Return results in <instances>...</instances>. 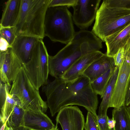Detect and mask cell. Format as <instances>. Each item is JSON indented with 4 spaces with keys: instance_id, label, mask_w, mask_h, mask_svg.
<instances>
[{
    "instance_id": "7c38bea8",
    "label": "cell",
    "mask_w": 130,
    "mask_h": 130,
    "mask_svg": "<svg viewBox=\"0 0 130 130\" xmlns=\"http://www.w3.org/2000/svg\"><path fill=\"white\" fill-rule=\"evenodd\" d=\"M39 39L30 36H17L11 47L13 53L23 65L31 59L35 47Z\"/></svg>"
},
{
    "instance_id": "7402d4cb",
    "label": "cell",
    "mask_w": 130,
    "mask_h": 130,
    "mask_svg": "<svg viewBox=\"0 0 130 130\" xmlns=\"http://www.w3.org/2000/svg\"><path fill=\"white\" fill-rule=\"evenodd\" d=\"M115 68L109 69L93 82L90 83L93 90L98 95H100L101 99L102 98L105 90Z\"/></svg>"
},
{
    "instance_id": "1f68e13d",
    "label": "cell",
    "mask_w": 130,
    "mask_h": 130,
    "mask_svg": "<svg viewBox=\"0 0 130 130\" xmlns=\"http://www.w3.org/2000/svg\"><path fill=\"white\" fill-rule=\"evenodd\" d=\"M107 123L110 129H113L115 127L116 121L112 119H110L108 117L107 119Z\"/></svg>"
},
{
    "instance_id": "3957f363",
    "label": "cell",
    "mask_w": 130,
    "mask_h": 130,
    "mask_svg": "<svg viewBox=\"0 0 130 130\" xmlns=\"http://www.w3.org/2000/svg\"><path fill=\"white\" fill-rule=\"evenodd\" d=\"M50 0H21L18 19L13 26L17 36L43 39L46 12Z\"/></svg>"
},
{
    "instance_id": "d6986e66",
    "label": "cell",
    "mask_w": 130,
    "mask_h": 130,
    "mask_svg": "<svg viewBox=\"0 0 130 130\" xmlns=\"http://www.w3.org/2000/svg\"><path fill=\"white\" fill-rule=\"evenodd\" d=\"M120 68L116 67L103 94L102 100L99 107L98 115L104 116L107 112L112 95L114 85L118 75Z\"/></svg>"
},
{
    "instance_id": "ba28073f",
    "label": "cell",
    "mask_w": 130,
    "mask_h": 130,
    "mask_svg": "<svg viewBox=\"0 0 130 130\" xmlns=\"http://www.w3.org/2000/svg\"><path fill=\"white\" fill-rule=\"evenodd\" d=\"M100 0H77L72 7L75 24L81 30H85L95 19Z\"/></svg>"
},
{
    "instance_id": "52a82bcc",
    "label": "cell",
    "mask_w": 130,
    "mask_h": 130,
    "mask_svg": "<svg viewBox=\"0 0 130 130\" xmlns=\"http://www.w3.org/2000/svg\"><path fill=\"white\" fill-rule=\"evenodd\" d=\"M49 55L43 39H40L35 47L31 59L23 65L27 77L38 89L47 83Z\"/></svg>"
},
{
    "instance_id": "836d02e7",
    "label": "cell",
    "mask_w": 130,
    "mask_h": 130,
    "mask_svg": "<svg viewBox=\"0 0 130 130\" xmlns=\"http://www.w3.org/2000/svg\"><path fill=\"white\" fill-rule=\"evenodd\" d=\"M127 110L130 117V104L127 106Z\"/></svg>"
},
{
    "instance_id": "4fadbf2b",
    "label": "cell",
    "mask_w": 130,
    "mask_h": 130,
    "mask_svg": "<svg viewBox=\"0 0 130 130\" xmlns=\"http://www.w3.org/2000/svg\"><path fill=\"white\" fill-rule=\"evenodd\" d=\"M104 54L99 51L83 55L76 61L61 78L65 80H71L83 76V73L89 65Z\"/></svg>"
},
{
    "instance_id": "ffe728a7",
    "label": "cell",
    "mask_w": 130,
    "mask_h": 130,
    "mask_svg": "<svg viewBox=\"0 0 130 130\" xmlns=\"http://www.w3.org/2000/svg\"><path fill=\"white\" fill-rule=\"evenodd\" d=\"M112 116V119L116 121L113 130H130V117L127 106L114 108Z\"/></svg>"
},
{
    "instance_id": "277c9868",
    "label": "cell",
    "mask_w": 130,
    "mask_h": 130,
    "mask_svg": "<svg viewBox=\"0 0 130 130\" xmlns=\"http://www.w3.org/2000/svg\"><path fill=\"white\" fill-rule=\"evenodd\" d=\"M130 23V9L112 7L104 0L97 11L91 31L105 42L106 37Z\"/></svg>"
},
{
    "instance_id": "e575fe53",
    "label": "cell",
    "mask_w": 130,
    "mask_h": 130,
    "mask_svg": "<svg viewBox=\"0 0 130 130\" xmlns=\"http://www.w3.org/2000/svg\"><path fill=\"white\" fill-rule=\"evenodd\" d=\"M50 130H59L58 128L57 125H56L55 127L53 128Z\"/></svg>"
},
{
    "instance_id": "d4e9b609",
    "label": "cell",
    "mask_w": 130,
    "mask_h": 130,
    "mask_svg": "<svg viewBox=\"0 0 130 130\" xmlns=\"http://www.w3.org/2000/svg\"><path fill=\"white\" fill-rule=\"evenodd\" d=\"M76 1L77 0H50L48 7H72L76 4Z\"/></svg>"
},
{
    "instance_id": "5b68a950",
    "label": "cell",
    "mask_w": 130,
    "mask_h": 130,
    "mask_svg": "<svg viewBox=\"0 0 130 130\" xmlns=\"http://www.w3.org/2000/svg\"><path fill=\"white\" fill-rule=\"evenodd\" d=\"M67 6L48 7L44 23L45 36L67 44L75 34L72 16Z\"/></svg>"
},
{
    "instance_id": "4316f807",
    "label": "cell",
    "mask_w": 130,
    "mask_h": 130,
    "mask_svg": "<svg viewBox=\"0 0 130 130\" xmlns=\"http://www.w3.org/2000/svg\"><path fill=\"white\" fill-rule=\"evenodd\" d=\"M109 5L130 9V0H105Z\"/></svg>"
},
{
    "instance_id": "9c48e42d",
    "label": "cell",
    "mask_w": 130,
    "mask_h": 130,
    "mask_svg": "<svg viewBox=\"0 0 130 130\" xmlns=\"http://www.w3.org/2000/svg\"><path fill=\"white\" fill-rule=\"evenodd\" d=\"M130 78V61L125 59L119 68L109 107L118 108L125 105L126 95Z\"/></svg>"
},
{
    "instance_id": "2e32d148",
    "label": "cell",
    "mask_w": 130,
    "mask_h": 130,
    "mask_svg": "<svg viewBox=\"0 0 130 130\" xmlns=\"http://www.w3.org/2000/svg\"><path fill=\"white\" fill-rule=\"evenodd\" d=\"M130 36V23L124 28L106 37L105 42L106 55L113 57L121 47H123Z\"/></svg>"
},
{
    "instance_id": "ac0fdd59",
    "label": "cell",
    "mask_w": 130,
    "mask_h": 130,
    "mask_svg": "<svg viewBox=\"0 0 130 130\" xmlns=\"http://www.w3.org/2000/svg\"><path fill=\"white\" fill-rule=\"evenodd\" d=\"M21 0H9L5 4L1 20L0 26L13 27L18 18Z\"/></svg>"
},
{
    "instance_id": "83f0119b",
    "label": "cell",
    "mask_w": 130,
    "mask_h": 130,
    "mask_svg": "<svg viewBox=\"0 0 130 130\" xmlns=\"http://www.w3.org/2000/svg\"><path fill=\"white\" fill-rule=\"evenodd\" d=\"M108 117L107 115L102 116L97 115L96 118L100 130H113L109 128L107 123Z\"/></svg>"
},
{
    "instance_id": "30bf717a",
    "label": "cell",
    "mask_w": 130,
    "mask_h": 130,
    "mask_svg": "<svg viewBox=\"0 0 130 130\" xmlns=\"http://www.w3.org/2000/svg\"><path fill=\"white\" fill-rule=\"evenodd\" d=\"M0 81L11 86L23 64L12 51L11 47L0 53Z\"/></svg>"
},
{
    "instance_id": "8fae6325",
    "label": "cell",
    "mask_w": 130,
    "mask_h": 130,
    "mask_svg": "<svg viewBox=\"0 0 130 130\" xmlns=\"http://www.w3.org/2000/svg\"><path fill=\"white\" fill-rule=\"evenodd\" d=\"M56 125L59 124L62 130H83L84 116L77 106H70L61 108L56 117Z\"/></svg>"
},
{
    "instance_id": "7a4b0ae2",
    "label": "cell",
    "mask_w": 130,
    "mask_h": 130,
    "mask_svg": "<svg viewBox=\"0 0 130 130\" xmlns=\"http://www.w3.org/2000/svg\"><path fill=\"white\" fill-rule=\"evenodd\" d=\"M101 48L100 41L91 31L77 32L70 42L55 55H49V74L55 78H61L82 56Z\"/></svg>"
},
{
    "instance_id": "4dcf8cb0",
    "label": "cell",
    "mask_w": 130,
    "mask_h": 130,
    "mask_svg": "<svg viewBox=\"0 0 130 130\" xmlns=\"http://www.w3.org/2000/svg\"><path fill=\"white\" fill-rule=\"evenodd\" d=\"M130 104V78L129 82L126 95L125 105L127 106Z\"/></svg>"
},
{
    "instance_id": "5bb4252c",
    "label": "cell",
    "mask_w": 130,
    "mask_h": 130,
    "mask_svg": "<svg viewBox=\"0 0 130 130\" xmlns=\"http://www.w3.org/2000/svg\"><path fill=\"white\" fill-rule=\"evenodd\" d=\"M24 119L27 130H50L55 127L48 116L40 111L24 110Z\"/></svg>"
},
{
    "instance_id": "484cf974",
    "label": "cell",
    "mask_w": 130,
    "mask_h": 130,
    "mask_svg": "<svg viewBox=\"0 0 130 130\" xmlns=\"http://www.w3.org/2000/svg\"><path fill=\"white\" fill-rule=\"evenodd\" d=\"M116 67L120 68L125 59V50L123 47L120 48L113 57Z\"/></svg>"
},
{
    "instance_id": "d6a6232c",
    "label": "cell",
    "mask_w": 130,
    "mask_h": 130,
    "mask_svg": "<svg viewBox=\"0 0 130 130\" xmlns=\"http://www.w3.org/2000/svg\"><path fill=\"white\" fill-rule=\"evenodd\" d=\"M7 119L4 124H2V125L0 128V130H5L6 126L7 125Z\"/></svg>"
},
{
    "instance_id": "603a6c76",
    "label": "cell",
    "mask_w": 130,
    "mask_h": 130,
    "mask_svg": "<svg viewBox=\"0 0 130 130\" xmlns=\"http://www.w3.org/2000/svg\"><path fill=\"white\" fill-rule=\"evenodd\" d=\"M0 36L5 39L11 47L17 36L14 27L0 26Z\"/></svg>"
},
{
    "instance_id": "6da1fadb",
    "label": "cell",
    "mask_w": 130,
    "mask_h": 130,
    "mask_svg": "<svg viewBox=\"0 0 130 130\" xmlns=\"http://www.w3.org/2000/svg\"><path fill=\"white\" fill-rule=\"evenodd\" d=\"M43 86L42 91L47 98V106L52 116L65 107L77 105L97 117L98 95L93 90L87 77L83 75L71 80L55 78Z\"/></svg>"
},
{
    "instance_id": "d590c367",
    "label": "cell",
    "mask_w": 130,
    "mask_h": 130,
    "mask_svg": "<svg viewBox=\"0 0 130 130\" xmlns=\"http://www.w3.org/2000/svg\"><path fill=\"white\" fill-rule=\"evenodd\" d=\"M5 130H12L11 128L8 127L7 126V125L6 126V128Z\"/></svg>"
},
{
    "instance_id": "8992f818",
    "label": "cell",
    "mask_w": 130,
    "mask_h": 130,
    "mask_svg": "<svg viewBox=\"0 0 130 130\" xmlns=\"http://www.w3.org/2000/svg\"><path fill=\"white\" fill-rule=\"evenodd\" d=\"M9 94L17 97L24 110L40 111L45 113L48 106L41 98L39 91L31 83L23 67L12 83Z\"/></svg>"
},
{
    "instance_id": "e0dca14e",
    "label": "cell",
    "mask_w": 130,
    "mask_h": 130,
    "mask_svg": "<svg viewBox=\"0 0 130 130\" xmlns=\"http://www.w3.org/2000/svg\"><path fill=\"white\" fill-rule=\"evenodd\" d=\"M10 89L6 84L0 85V120L2 124H4L7 119L15 105L19 101L17 97L9 94Z\"/></svg>"
},
{
    "instance_id": "44dd1931",
    "label": "cell",
    "mask_w": 130,
    "mask_h": 130,
    "mask_svg": "<svg viewBox=\"0 0 130 130\" xmlns=\"http://www.w3.org/2000/svg\"><path fill=\"white\" fill-rule=\"evenodd\" d=\"M24 112V110L19 101L7 119V126L12 130H27L25 126Z\"/></svg>"
},
{
    "instance_id": "cb8c5ba5",
    "label": "cell",
    "mask_w": 130,
    "mask_h": 130,
    "mask_svg": "<svg viewBox=\"0 0 130 130\" xmlns=\"http://www.w3.org/2000/svg\"><path fill=\"white\" fill-rule=\"evenodd\" d=\"M85 130H100L96 117L90 112L88 111L84 125Z\"/></svg>"
},
{
    "instance_id": "f1b7e54d",
    "label": "cell",
    "mask_w": 130,
    "mask_h": 130,
    "mask_svg": "<svg viewBox=\"0 0 130 130\" xmlns=\"http://www.w3.org/2000/svg\"><path fill=\"white\" fill-rule=\"evenodd\" d=\"M11 47L8 42L4 39L0 37V52L5 51L10 47Z\"/></svg>"
},
{
    "instance_id": "9a60e30c",
    "label": "cell",
    "mask_w": 130,
    "mask_h": 130,
    "mask_svg": "<svg viewBox=\"0 0 130 130\" xmlns=\"http://www.w3.org/2000/svg\"><path fill=\"white\" fill-rule=\"evenodd\" d=\"M116 67L113 57L104 54L89 65L83 73V75L88 78L91 83L109 69Z\"/></svg>"
},
{
    "instance_id": "f546056e",
    "label": "cell",
    "mask_w": 130,
    "mask_h": 130,
    "mask_svg": "<svg viewBox=\"0 0 130 130\" xmlns=\"http://www.w3.org/2000/svg\"><path fill=\"white\" fill-rule=\"evenodd\" d=\"M123 47L125 50V59L130 61V36Z\"/></svg>"
}]
</instances>
